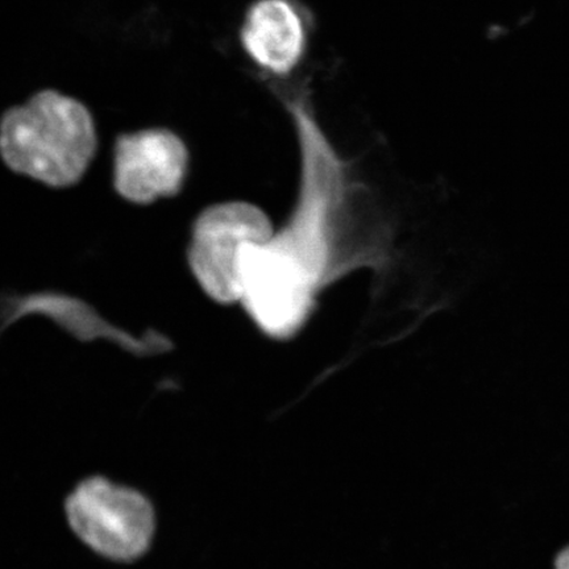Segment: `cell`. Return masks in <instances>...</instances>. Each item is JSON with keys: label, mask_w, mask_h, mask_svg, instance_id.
I'll list each match as a JSON object with an SVG mask.
<instances>
[{"label": "cell", "mask_w": 569, "mask_h": 569, "mask_svg": "<svg viewBox=\"0 0 569 569\" xmlns=\"http://www.w3.org/2000/svg\"><path fill=\"white\" fill-rule=\"evenodd\" d=\"M283 104L300 148L301 183L293 216L273 239L301 262L320 289L343 270L339 241L345 233L350 177L308 91L289 92Z\"/></svg>", "instance_id": "6da1fadb"}, {"label": "cell", "mask_w": 569, "mask_h": 569, "mask_svg": "<svg viewBox=\"0 0 569 569\" xmlns=\"http://www.w3.org/2000/svg\"><path fill=\"white\" fill-rule=\"evenodd\" d=\"M98 148L88 106L44 89L0 117V159L7 168L52 188L82 180Z\"/></svg>", "instance_id": "7a4b0ae2"}, {"label": "cell", "mask_w": 569, "mask_h": 569, "mask_svg": "<svg viewBox=\"0 0 569 569\" xmlns=\"http://www.w3.org/2000/svg\"><path fill=\"white\" fill-rule=\"evenodd\" d=\"M239 302L273 339L293 338L315 310L319 288L308 270L274 239L247 244L239 261Z\"/></svg>", "instance_id": "3957f363"}, {"label": "cell", "mask_w": 569, "mask_h": 569, "mask_svg": "<svg viewBox=\"0 0 569 569\" xmlns=\"http://www.w3.org/2000/svg\"><path fill=\"white\" fill-rule=\"evenodd\" d=\"M66 511L76 536L107 559H138L152 542L154 511L138 490L91 478L68 497Z\"/></svg>", "instance_id": "277c9868"}, {"label": "cell", "mask_w": 569, "mask_h": 569, "mask_svg": "<svg viewBox=\"0 0 569 569\" xmlns=\"http://www.w3.org/2000/svg\"><path fill=\"white\" fill-rule=\"evenodd\" d=\"M276 230L264 211L248 202L211 206L198 217L191 234L189 266L212 301L239 302V261L247 244L266 243Z\"/></svg>", "instance_id": "5b68a950"}, {"label": "cell", "mask_w": 569, "mask_h": 569, "mask_svg": "<svg viewBox=\"0 0 569 569\" xmlns=\"http://www.w3.org/2000/svg\"><path fill=\"white\" fill-rule=\"evenodd\" d=\"M188 168V147L168 128H148L117 138L113 183L127 201L148 204L180 193Z\"/></svg>", "instance_id": "8992f818"}, {"label": "cell", "mask_w": 569, "mask_h": 569, "mask_svg": "<svg viewBox=\"0 0 569 569\" xmlns=\"http://www.w3.org/2000/svg\"><path fill=\"white\" fill-rule=\"evenodd\" d=\"M309 38V20L297 0H256L240 30L249 59L272 76L290 74L300 66Z\"/></svg>", "instance_id": "52a82bcc"}, {"label": "cell", "mask_w": 569, "mask_h": 569, "mask_svg": "<svg viewBox=\"0 0 569 569\" xmlns=\"http://www.w3.org/2000/svg\"><path fill=\"white\" fill-rule=\"evenodd\" d=\"M557 569H569V547L559 555Z\"/></svg>", "instance_id": "ba28073f"}]
</instances>
